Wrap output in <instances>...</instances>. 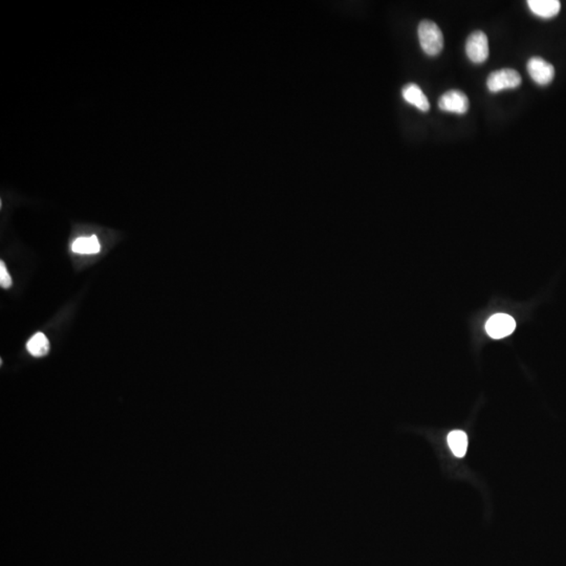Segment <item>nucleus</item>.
I'll use <instances>...</instances> for the list:
<instances>
[{"mask_svg": "<svg viewBox=\"0 0 566 566\" xmlns=\"http://www.w3.org/2000/svg\"><path fill=\"white\" fill-rule=\"evenodd\" d=\"M420 43L429 56H436L443 48V35L436 23L431 20H423L417 29Z\"/></svg>", "mask_w": 566, "mask_h": 566, "instance_id": "f257e3e1", "label": "nucleus"}, {"mask_svg": "<svg viewBox=\"0 0 566 566\" xmlns=\"http://www.w3.org/2000/svg\"><path fill=\"white\" fill-rule=\"evenodd\" d=\"M521 76L515 69H504L493 71L488 78L487 85L491 92H502L518 88L521 84Z\"/></svg>", "mask_w": 566, "mask_h": 566, "instance_id": "f03ea898", "label": "nucleus"}, {"mask_svg": "<svg viewBox=\"0 0 566 566\" xmlns=\"http://www.w3.org/2000/svg\"><path fill=\"white\" fill-rule=\"evenodd\" d=\"M466 53L472 62H485L489 57V41L487 35L481 31L473 32L467 39Z\"/></svg>", "mask_w": 566, "mask_h": 566, "instance_id": "7ed1b4c3", "label": "nucleus"}, {"mask_svg": "<svg viewBox=\"0 0 566 566\" xmlns=\"http://www.w3.org/2000/svg\"><path fill=\"white\" fill-rule=\"evenodd\" d=\"M532 79L539 85H548L555 77V67L540 57L530 59L527 65Z\"/></svg>", "mask_w": 566, "mask_h": 566, "instance_id": "20e7f679", "label": "nucleus"}, {"mask_svg": "<svg viewBox=\"0 0 566 566\" xmlns=\"http://www.w3.org/2000/svg\"><path fill=\"white\" fill-rule=\"evenodd\" d=\"M516 327V322L512 317L506 314H497L492 316L485 324V331L490 337L494 339H502L508 337Z\"/></svg>", "mask_w": 566, "mask_h": 566, "instance_id": "39448f33", "label": "nucleus"}, {"mask_svg": "<svg viewBox=\"0 0 566 566\" xmlns=\"http://www.w3.org/2000/svg\"><path fill=\"white\" fill-rule=\"evenodd\" d=\"M439 107L441 111H448V113L462 115L468 111L469 99L466 94L460 90H449L439 99Z\"/></svg>", "mask_w": 566, "mask_h": 566, "instance_id": "423d86ee", "label": "nucleus"}, {"mask_svg": "<svg viewBox=\"0 0 566 566\" xmlns=\"http://www.w3.org/2000/svg\"><path fill=\"white\" fill-rule=\"evenodd\" d=\"M530 10L541 18H553L560 12L561 4L558 0H529Z\"/></svg>", "mask_w": 566, "mask_h": 566, "instance_id": "0eeeda50", "label": "nucleus"}, {"mask_svg": "<svg viewBox=\"0 0 566 566\" xmlns=\"http://www.w3.org/2000/svg\"><path fill=\"white\" fill-rule=\"evenodd\" d=\"M403 98L406 102L419 109L422 111H428L430 109V103L424 96L423 90L417 84H407L402 90Z\"/></svg>", "mask_w": 566, "mask_h": 566, "instance_id": "6e6552de", "label": "nucleus"}, {"mask_svg": "<svg viewBox=\"0 0 566 566\" xmlns=\"http://www.w3.org/2000/svg\"><path fill=\"white\" fill-rule=\"evenodd\" d=\"M448 445L452 453L457 457H462L468 449V436L462 430H454L448 435Z\"/></svg>", "mask_w": 566, "mask_h": 566, "instance_id": "1a4fd4ad", "label": "nucleus"}, {"mask_svg": "<svg viewBox=\"0 0 566 566\" xmlns=\"http://www.w3.org/2000/svg\"><path fill=\"white\" fill-rule=\"evenodd\" d=\"M27 348L32 356L41 358L50 352V342L44 333H37L27 342Z\"/></svg>", "mask_w": 566, "mask_h": 566, "instance_id": "9d476101", "label": "nucleus"}, {"mask_svg": "<svg viewBox=\"0 0 566 566\" xmlns=\"http://www.w3.org/2000/svg\"><path fill=\"white\" fill-rule=\"evenodd\" d=\"M71 251L79 254H97L100 252V244L97 236L77 238L71 244Z\"/></svg>", "mask_w": 566, "mask_h": 566, "instance_id": "9b49d317", "label": "nucleus"}, {"mask_svg": "<svg viewBox=\"0 0 566 566\" xmlns=\"http://www.w3.org/2000/svg\"><path fill=\"white\" fill-rule=\"evenodd\" d=\"M0 284L4 289H8L12 285V279L4 261L0 263Z\"/></svg>", "mask_w": 566, "mask_h": 566, "instance_id": "f8f14e48", "label": "nucleus"}]
</instances>
